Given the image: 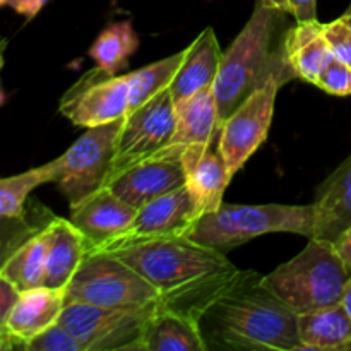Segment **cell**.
Segmentation results:
<instances>
[{
  "label": "cell",
  "instance_id": "24",
  "mask_svg": "<svg viewBox=\"0 0 351 351\" xmlns=\"http://www.w3.org/2000/svg\"><path fill=\"white\" fill-rule=\"evenodd\" d=\"M139 48V36L134 31L130 21L110 24L99 33L89 48V57L96 62V67L106 74L117 75L127 65L129 58Z\"/></svg>",
  "mask_w": 351,
  "mask_h": 351
},
{
  "label": "cell",
  "instance_id": "40",
  "mask_svg": "<svg viewBox=\"0 0 351 351\" xmlns=\"http://www.w3.org/2000/svg\"><path fill=\"white\" fill-rule=\"evenodd\" d=\"M3 5H7V0H0V7H3Z\"/></svg>",
  "mask_w": 351,
  "mask_h": 351
},
{
  "label": "cell",
  "instance_id": "34",
  "mask_svg": "<svg viewBox=\"0 0 351 351\" xmlns=\"http://www.w3.org/2000/svg\"><path fill=\"white\" fill-rule=\"evenodd\" d=\"M47 2L48 0H7V5L19 16L26 17V21H31L40 14Z\"/></svg>",
  "mask_w": 351,
  "mask_h": 351
},
{
  "label": "cell",
  "instance_id": "4",
  "mask_svg": "<svg viewBox=\"0 0 351 351\" xmlns=\"http://www.w3.org/2000/svg\"><path fill=\"white\" fill-rule=\"evenodd\" d=\"M348 278L332 242L308 239L302 252L263 276V283L300 315L339 304Z\"/></svg>",
  "mask_w": 351,
  "mask_h": 351
},
{
  "label": "cell",
  "instance_id": "29",
  "mask_svg": "<svg viewBox=\"0 0 351 351\" xmlns=\"http://www.w3.org/2000/svg\"><path fill=\"white\" fill-rule=\"evenodd\" d=\"M27 351H84L81 343L62 324L55 322L26 343Z\"/></svg>",
  "mask_w": 351,
  "mask_h": 351
},
{
  "label": "cell",
  "instance_id": "19",
  "mask_svg": "<svg viewBox=\"0 0 351 351\" xmlns=\"http://www.w3.org/2000/svg\"><path fill=\"white\" fill-rule=\"evenodd\" d=\"M88 254L84 235L71 219L53 218L47 225V273L43 287L65 290Z\"/></svg>",
  "mask_w": 351,
  "mask_h": 351
},
{
  "label": "cell",
  "instance_id": "32",
  "mask_svg": "<svg viewBox=\"0 0 351 351\" xmlns=\"http://www.w3.org/2000/svg\"><path fill=\"white\" fill-rule=\"evenodd\" d=\"M263 2L291 16L295 23L317 21V0H263Z\"/></svg>",
  "mask_w": 351,
  "mask_h": 351
},
{
  "label": "cell",
  "instance_id": "12",
  "mask_svg": "<svg viewBox=\"0 0 351 351\" xmlns=\"http://www.w3.org/2000/svg\"><path fill=\"white\" fill-rule=\"evenodd\" d=\"M58 112L84 129L123 119L129 112L125 75H110L99 67L86 72L62 96Z\"/></svg>",
  "mask_w": 351,
  "mask_h": 351
},
{
  "label": "cell",
  "instance_id": "28",
  "mask_svg": "<svg viewBox=\"0 0 351 351\" xmlns=\"http://www.w3.org/2000/svg\"><path fill=\"white\" fill-rule=\"evenodd\" d=\"M51 218H48L47 221H34L27 213L21 216L0 218V271L3 269L7 261L17 252V249L24 245L31 237L41 232Z\"/></svg>",
  "mask_w": 351,
  "mask_h": 351
},
{
  "label": "cell",
  "instance_id": "9",
  "mask_svg": "<svg viewBox=\"0 0 351 351\" xmlns=\"http://www.w3.org/2000/svg\"><path fill=\"white\" fill-rule=\"evenodd\" d=\"M173 130L175 101L168 88L123 117L108 180L127 168L153 158L170 143Z\"/></svg>",
  "mask_w": 351,
  "mask_h": 351
},
{
  "label": "cell",
  "instance_id": "38",
  "mask_svg": "<svg viewBox=\"0 0 351 351\" xmlns=\"http://www.w3.org/2000/svg\"><path fill=\"white\" fill-rule=\"evenodd\" d=\"M2 67H3V45L0 47V71H2ZM3 99H5V95H3L2 88H0V105L3 103Z\"/></svg>",
  "mask_w": 351,
  "mask_h": 351
},
{
  "label": "cell",
  "instance_id": "36",
  "mask_svg": "<svg viewBox=\"0 0 351 351\" xmlns=\"http://www.w3.org/2000/svg\"><path fill=\"white\" fill-rule=\"evenodd\" d=\"M21 348L23 350V345L10 335L9 331H2L0 332V351H7V350H16Z\"/></svg>",
  "mask_w": 351,
  "mask_h": 351
},
{
  "label": "cell",
  "instance_id": "8",
  "mask_svg": "<svg viewBox=\"0 0 351 351\" xmlns=\"http://www.w3.org/2000/svg\"><path fill=\"white\" fill-rule=\"evenodd\" d=\"M156 307L105 308L74 302L65 304L58 324L84 351H143L144 329Z\"/></svg>",
  "mask_w": 351,
  "mask_h": 351
},
{
  "label": "cell",
  "instance_id": "30",
  "mask_svg": "<svg viewBox=\"0 0 351 351\" xmlns=\"http://www.w3.org/2000/svg\"><path fill=\"white\" fill-rule=\"evenodd\" d=\"M314 86L332 96H351V65L332 55Z\"/></svg>",
  "mask_w": 351,
  "mask_h": 351
},
{
  "label": "cell",
  "instance_id": "14",
  "mask_svg": "<svg viewBox=\"0 0 351 351\" xmlns=\"http://www.w3.org/2000/svg\"><path fill=\"white\" fill-rule=\"evenodd\" d=\"M182 185H185V171L180 161L149 158L112 177L105 187L123 202L139 209Z\"/></svg>",
  "mask_w": 351,
  "mask_h": 351
},
{
  "label": "cell",
  "instance_id": "15",
  "mask_svg": "<svg viewBox=\"0 0 351 351\" xmlns=\"http://www.w3.org/2000/svg\"><path fill=\"white\" fill-rule=\"evenodd\" d=\"M136 213V208L117 197L108 187H103L79 204L71 206V221L84 235L88 252H95L125 232Z\"/></svg>",
  "mask_w": 351,
  "mask_h": 351
},
{
  "label": "cell",
  "instance_id": "13",
  "mask_svg": "<svg viewBox=\"0 0 351 351\" xmlns=\"http://www.w3.org/2000/svg\"><path fill=\"white\" fill-rule=\"evenodd\" d=\"M219 132V117L213 88L175 103V130L170 143L153 158L180 161L189 147L211 146Z\"/></svg>",
  "mask_w": 351,
  "mask_h": 351
},
{
  "label": "cell",
  "instance_id": "3",
  "mask_svg": "<svg viewBox=\"0 0 351 351\" xmlns=\"http://www.w3.org/2000/svg\"><path fill=\"white\" fill-rule=\"evenodd\" d=\"M290 27L288 14L256 0L250 19L223 53L213 86L219 127L237 106L267 82L285 86L297 79L287 55Z\"/></svg>",
  "mask_w": 351,
  "mask_h": 351
},
{
  "label": "cell",
  "instance_id": "33",
  "mask_svg": "<svg viewBox=\"0 0 351 351\" xmlns=\"http://www.w3.org/2000/svg\"><path fill=\"white\" fill-rule=\"evenodd\" d=\"M19 295L21 291L0 273V332L7 331V319H9Z\"/></svg>",
  "mask_w": 351,
  "mask_h": 351
},
{
  "label": "cell",
  "instance_id": "23",
  "mask_svg": "<svg viewBox=\"0 0 351 351\" xmlns=\"http://www.w3.org/2000/svg\"><path fill=\"white\" fill-rule=\"evenodd\" d=\"M287 55L297 79L315 84L322 69L332 58L321 21L291 24L287 36Z\"/></svg>",
  "mask_w": 351,
  "mask_h": 351
},
{
  "label": "cell",
  "instance_id": "25",
  "mask_svg": "<svg viewBox=\"0 0 351 351\" xmlns=\"http://www.w3.org/2000/svg\"><path fill=\"white\" fill-rule=\"evenodd\" d=\"M0 273L19 291L43 287L47 273V226L21 245Z\"/></svg>",
  "mask_w": 351,
  "mask_h": 351
},
{
  "label": "cell",
  "instance_id": "11",
  "mask_svg": "<svg viewBox=\"0 0 351 351\" xmlns=\"http://www.w3.org/2000/svg\"><path fill=\"white\" fill-rule=\"evenodd\" d=\"M280 89L278 82H267L237 106L219 127L216 149L232 178L267 139Z\"/></svg>",
  "mask_w": 351,
  "mask_h": 351
},
{
  "label": "cell",
  "instance_id": "2",
  "mask_svg": "<svg viewBox=\"0 0 351 351\" xmlns=\"http://www.w3.org/2000/svg\"><path fill=\"white\" fill-rule=\"evenodd\" d=\"M199 326L208 350L302 351L298 315L256 271H242L206 311Z\"/></svg>",
  "mask_w": 351,
  "mask_h": 351
},
{
  "label": "cell",
  "instance_id": "21",
  "mask_svg": "<svg viewBox=\"0 0 351 351\" xmlns=\"http://www.w3.org/2000/svg\"><path fill=\"white\" fill-rule=\"evenodd\" d=\"M143 351H208V343L195 319L158 305L144 329Z\"/></svg>",
  "mask_w": 351,
  "mask_h": 351
},
{
  "label": "cell",
  "instance_id": "16",
  "mask_svg": "<svg viewBox=\"0 0 351 351\" xmlns=\"http://www.w3.org/2000/svg\"><path fill=\"white\" fill-rule=\"evenodd\" d=\"M314 233L311 239L335 242L351 228V154L315 192Z\"/></svg>",
  "mask_w": 351,
  "mask_h": 351
},
{
  "label": "cell",
  "instance_id": "1",
  "mask_svg": "<svg viewBox=\"0 0 351 351\" xmlns=\"http://www.w3.org/2000/svg\"><path fill=\"white\" fill-rule=\"evenodd\" d=\"M112 254L156 288L163 307L197 322L242 274L225 252L189 237L137 243Z\"/></svg>",
  "mask_w": 351,
  "mask_h": 351
},
{
  "label": "cell",
  "instance_id": "26",
  "mask_svg": "<svg viewBox=\"0 0 351 351\" xmlns=\"http://www.w3.org/2000/svg\"><path fill=\"white\" fill-rule=\"evenodd\" d=\"M182 60H184V50L170 55L163 60L146 65L139 71L127 74L125 79L127 84H129V112L144 105L147 99L156 96L158 93L170 88Z\"/></svg>",
  "mask_w": 351,
  "mask_h": 351
},
{
  "label": "cell",
  "instance_id": "20",
  "mask_svg": "<svg viewBox=\"0 0 351 351\" xmlns=\"http://www.w3.org/2000/svg\"><path fill=\"white\" fill-rule=\"evenodd\" d=\"M65 307V290L38 287L21 291L9 319L7 331L24 346L51 324L58 322Z\"/></svg>",
  "mask_w": 351,
  "mask_h": 351
},
{
  "label": "cell",
  "instance_id": "5",
  "mask_svg": "<svg viewBox=\"0 0 351 351\" xmlns=\"http://www.w3.org/2000/svg\"><path fill=\"white\" fill-rule=\"evenodd\" d=\"M266 233H297L311 239L314 233V206L226 204L204 213L189 239L225 252Z\"/></svg>",
  "mask_w": 351,
  "mask_h": 351
},
{
  "label": "cell",
  "instance_id": "7",
  "mask_svg": "<svg viewBox=\"0 0 351 351\" xmlns=\"http://www.w3.org/2000/svg\"><path fill=\"white\" fill-rule=\"evenodd\" d=\"M122 122L91 127L64 154L43 165L48 184L57 185L71 206L106 185Z\"/></svg>",
  "mask_w": 351,
  "mask_h": 351
},
{
  "label": "cell",
  "instance_id": "17",
  "mask_svg": "<svg viewBox=\"0 0 351 351\" xmlns=\"http://www.w3.org/2000/svg\"><path fill=\"white\" fill-rule=\"evenodd\" d=\"M185 185L194 195L201 213L216 211L223 204V194L232 182L223 156L211 146L189 147L180 156Z\"/></svg>",
  "mask_w": 351,
  "mask_h": 351
},
{
  "label": "cell",
  "instance_id": "18",
  "mask_svg": "<svg viewBox=\"0 0 351 351\" xmlns=\"http://www.w3.org/2000/svg\"><path fill=\"white\" fill-rule=\"evenodd\" d=\"M223 51L213 27H206L184 50V60L170 84L173 101L178 103L215 86Z\"/></svg>",
  "mask_w": 351,
  "mask_h": 351
},
{
  "label": "cell",
  "instance_id": "10",
  "mask_svg": "<svg viewBox=\"0 0 351 351\" xmlns=\"http://www.w3.org/2000/svg\"><path fill=\"white\" fill-rule=\"evenodd\" d=\"M202 213L194 195L182 185L137 209L129 228L95 252H117L125 247L153 240L189 237Z\"/></svg>",
  "mask_w": 351,
  "mask_h": 351
},
{
  "label": "cell",
  "instance_id": "39",
  "mask_svg": "<svg viewBox=\"0 0 351 351\" xmlns=\"http://www.w3.org/2000/svg\"><path fill=\"white\" fill-rule=\"evenodd\" d=\"M343 19H345L346 21V23H348L350 24V26H351V3H350V7H348V9H346V12L345 14H343Z\"/></svg>",
  "mask_w": 351,
  "mask_h": 351
},
{
  "label": "cell",
  "instance_id": "22",
  "mask_svg": "<svg viewBox=\"0 0 351 351\" xmlns=\"http://www.w3.org/2000/svg\"><path fill=\"white\" fill-rule=\"evenodd\" d=\"M302 351L351 350V317L339 304L298 315Z\"/></svg>",
  "mask_w": 351,
  "mask_h": 351
},
{
  "label": "cell",
  "instance_id": "37",
  "mask_svg": "<svg viewBox=\"0 0 351 351\" xmlns=\"http://www.w3.org/2000/svg\"><path fill=\"white\" fill-rule=\"evenodd\" d=\"M341 305L345 307V311L348 312V315L351 317V276L348 278V281H346L345 288H343Z\"/></svg>",
  "mask_w": 351,
  "mask_h": 351
},
{
  "label": "cell",
  "instance_id": "6",
  "mask_svg": "<svg viewBox=\"0 0 351 351\" xmlns=\"http://www.w3.org/2000/svg\"><path fill=\"white\" fill-rule=\"evenodd\" d=\"M105 308H146L161 304L156 288L108 252H88L65 287V304Z\"/></svg>",
  "mask_w": 351,
  "mask_h": 351
},
{
  "label": "cell",
  "instance_id": "35",
  "mask_svg": "<svg viewBox=\"0 0 351 351\" xmlns=\"http://www.w3.org/2000/svg\"><path fill=\"white\" fill-rule=\"evenodd\" d=\"M332 245H335L336 252L341 257L343 264H345L346 271H348L351 276V228L345 230V232L332 242Z\"/></svg>",
  "mask_w": 351,
  "mask_h": 351
},
{
  "label": "cell",
  "instance_id": "31",
  "mask_svg": "<svg viewBox=\"0 0 351 351\" xmlns=\"http://www.w3.org/2000/svg\"><path fill=\"white\" fill-rule=\"evenodd\" d=\"M322 33L331 48L332 55L345 64L351 65V26L343 17L322 23Z\"/></svg>",
  "mask_w": 351,
  "mask_h": 351
},
{
  "label": "cell",
  "instance_id": "27",
  "mask_svg": "<svg viewBox=\"0 0 351 351\" xmlns=\"http://www.w3.org/2000/svg\"><path fill=\"white\" fill-rule=\"evenodd\" d=\"M43 184H48L43 165L24 173L0 178V218L24 215L29 194Z\"/></svg>",
  "mask_w": 351,
  "mask_h": 351
}]
</instances>
